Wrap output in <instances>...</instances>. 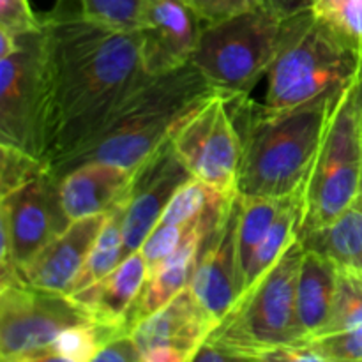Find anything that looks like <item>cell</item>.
<instances>
[{
	"instance_id": "6da1fadb",
	"label": "cell",
	"mask_w": 362,
	"mask_h": 362,
	"mask_svg": "<svg viewBox=\"0 0 362 362\" xmlns=\"http://www.w3.org/2000/svg\"><path fill=\"white\" fill-rule=\"evenodd\" d=\"M45 94L39 115L37 156L57 177L113 110L151 76L144 67L138 32H124L62 9L42 16Z\"/></svg>"
},
{
	"instance_id": "7a4b0ae2",
	"label": "cell",
	"mask_w": 362,
	"mask_h": 362,
	"mask_svg": "<svg viewBox=\"0 0 362 362\" xmlns=\"http://www.w3.org/2000/svg\"><path fill=\"white\" fill-rule=\"evenodd\" d=\"M216 90L193 64L145 78L108 117L101 129L78 148L57 179L85 161L138 168L197 112Z\"/></svg>"
},
{
	"instance_id": "3957f363",
	"label": "cell",
	"mask_w": 362,
	"mask_h": 362,
	"mask_svg": "<svg viewBox=\"0 0 362 362\" xmlns=\"http://www.w3.org/2000/svg\"><path fill=\"white\" fill-rule=\"evenodd\" d=\"M339 95L286 112H267L250 95L230 98L233 117L243 120V126L235 122L243 140L237 193L276 198L299 193Z\"/></svg>"
},
{
	"instance_id": "277c9868",
	"label": "cell",
	"mask_w": 362,
	"mask_h": 362,
	"mask_svg": "<svg viewBox=\"0 0 362 362\" xmlns=\"http://www.w3.org/2000/svg\"><path fill=\"white\" fill-rule=\"evenodd\" d=\"M303 257L304 247L297 239L240 293L202 343L193 362L264 361L271 350L304 343L297 318V278Z\"/></svg>"
},
{
	"instance_id": "5b68a950",
	"label": "cell",
	"mask_w": 362,
	"mask_h": 362,
	"mask_svg": "<svg viewBox=\"0 0 362 362\" xmlns=\"http://www.w3.org/2000/svg\"><path fill=\"white\" fill-rule=\"evenodd\" d=\"M362 74V45L310 11L285 20L279 52L267 73L264 108L286 112L336 98Z\"/></svg>"
},
{
	"instance_id": "8992f818",
	"label": "cell",
	"mask_w": 362,
	"mask_h": 362,
	"mask_svg": "<svg viewBox=\"0 0 362 362\" xmlns=\"http://www.w3.org/2000/svg\"><path fill=\"white\" fill-rule=\"evenodd\" d=\"M357 81L336 99L325 122L320 145L300 189L299 235L331 223L361 193L362 119Z\"/></svg>"
},
{
	"instance_id": "52a82bcc",
	"label": "cell",
	"mask_w": 362,
	"mask_h": 362,
	"mask_svg": "<svg viewBox=\"0 0 362 362\" xmlns=\"http://www.w3.org/2000/svg\"><path fill=\"white\" fill-rule=\"evenodd\" d=\"M285 20L262 7L204 25L191 64L216 90L230 98L250 95L278 55Z\"/></svg>"
},
{
	"instance_id": "ba28073f",
	"label": "cell",
	"mask_w": 362,
	"mask_h": 362,
	"mask_svg": "<svg viewBox=\"0 0 362 362\" xmlns=\"http://www.w3.org/2000/svg\"><path fill=\"white\" fill-rule=\"evenodd\" d=\"M94 322L71 296L25 283L0 288V359L34 362L64 329Z\"/></svg>"
},
{
	"instance_id": "9c48e42d",
	"label": "cell",
	"mask_w": 362,
	"mask_h": 362,
	"mask_svg": "<svg viewBox=\"0 0 362 362\" xmlns=\"http://www.w3.org/2000/svg\"><path fill=\"white\" fill-rule=\"evenodd\" d=\"M172 145L191 175L226 194L235 193L243 140L230 95H211L175 131Z\"/></svg>"
},
{
	"instance_id": "30bf717a",
	"label": "cell",
	"mask_w": 362,
	"mask_h": 362,
	"mask_svg": "<svg viewBox=\"0 0 362 362\" xmlns=\"http://www.w3.org/2000/svg\"><path fill=\"white\" fill-rule=\"evenodd\" d=\"M42 94L45 28L20 35V48L0 59V144L37 156Z\"/></svg>"
},
{
	"instance_id": "8fae6325",
	"label": "cell",
	"mask_w": 362,
	"mask_h": 362,
	"mask_svg": "<svg viewBox=\"0 0 362 362\" xmlns=\"http://www.w3.org/2000/svg\"><path fill=\"white\" fill-rule=\"evenodd\" d=\"M69 223L60 204L59 179L49 172L0 197V235L11 240L20 274L21 269Z\"/></svg>"
},
{
	"instance_id": "7c38bea8",
	"label": "cell",
	"mask_w": 362,
	"mask_h": 362,
	"mask_svg": "<svg viewBox=\"0 0 362 362\" xmlns=\"http://www.w3.org/2000/svg\"><path fill=\"white\" fill-rule=\"evenodd\" d=\"M218 322L184 288L165 306L131 327L141 362H189Z\"/></svg>"
},
{
	"instance_id": "4fadbf2b",
	"label": "cell",
	"mask_w": 362,
	"mask_h": 362,
	"mask_svg": "<svg viewBox=\"0 0 362 362\" xmlns=\"http://www.w3.org/2000/svg\"><path fill=\"white\" fill-rule=\"evenodd\" d=\"M239 214L240 194L235 191L228 197L218 221L205 239L189 286L198 303L218 324L243 293L237 244Z\"/></svg>"
},
{
	"instance_id": "5bb4252c",
	"label": "cell",
	"mask_w": 362,
	"mask_h": 362,
	"mask_svg": "<svg viewBox=\"0 0 362 362\" xmlns=\"http://www.w3.org/2000/svg\"><path fill=\"white\" fill-rule=\"evenodd\" d=\"M191 177V172L173 148L172 140L138 166L124 216L126 257L140 250L175 191Z\"/></svg>"
},
{
	"instance_id": "9a60e30c",
	"label": "cell",
	"mask_w": 362,
	"mask_h": 362,
	"mask_svg": "<svg viewBox=\"0 0 362 362\" xmlns=\"http://www.w3.org/2000/svg\"><path fill=\"white\" fill-rule=\"evenodd\" d=\"M202 28L189 0H147L138 30L145 71L163 74L189 64Z\"/></svg>"
},
{
	"instance_id": "2e32d148",
	"label": "cell",
	"mask_w": 362,
	"mask_h": 362,
	"mask_svg": "<svg viewBox=\"0 0 362 362\" xmlns=\"http://www.w3.org/2000/svg\"><path fill=\"white\" fill-rule=\"evenodd\" d=\"M108 214L88 216L71 221L66 230L49 240L23 269L25 285L45 292L69 296L80 278L92 246L105 226Z\"/></svg>"
},
{
	"instance_id": "e0dca14e",
	"label": "cell",
	"mask_w": 362,
	"mask_h": 362,
	"mask_svg": "<svg viewBox=\"0 0 362 362\" xmlns=\"http://www.w3.org/2000/svg\"><path fill=\"white\" fill-rule=\"evenodd\" d=\"M138 168L85 161L59 179V197L69 221L108 214L127 200Z\"/></svg>"
},
{
	"instance_id": "ac0fdd59",
	"label": "cell",
	"mask_w": 362,
	"mask_h": 362,
	"mask_svg": "<svg viewBox=\"0 0 362 362\" xmlns=\"http://www.w3.org/2000/svg\"><path fill=\"white\" fill-rule=\"evenodd\" d=\"M147 279L148 264L138 250L127 255L108 276L71 297L94 322L129 332Z\"/></svg>"
},
{
	"instance_id": "d6986e66",
	"label": "cell",
	"mask_w": 362,
	"mask_h": 362,
	"mask_svg": "<svg viewBox=\"0 0 362 362\" xmlns=\"http://www.w3.org/2000/svg\"><path fill=\"white\" fill-rule=\"evenodd\" d=\"M225 204H223V207H225ZM223 207L218 212L209 216V218H205L168 258H165L158 267L148 272L147 285H145L136 315H134V324L147 317V315L158 311L170 299H173L177 293L191 286L198 260H200L202 247H204L209 232L218 221Z\"/></svg>"
},
{
	"instance_id": "ffe728a7",
	"label": "cell",
	"mask_w": 362,
	"mask_h": 362,
	"mask_svg": "<svg viewBox=\"0 0 362 362\" xmlns=\"http://www.w3.org/2000/svg\"><path fill=\"white\" fill-rule=\"evenodd\" d=\"M339 269L317 251L304 250L297 278V318L304 341L327 327L334 308Z\"/></svg>"
},
{
	"instance_id": "44dd1931",
	"label": "cell",
	"mask_w": 362,
	"mask_h": 362,
	"mask_svg": "<svg viewBox=\"0 0 362 362\" xmlns=\"http://www.w3.org/2000/svg\"><path fill=\"white\" fill-rule=\"evenodd\" d=\"M299 240L304 250L324 255L339 269L362 272V193L338 218L300 233Z\"/></svg>"
},
{
	"instance_id": "7402d4cb",
	"label": "cell",
	"mask_w": 362,
	"mask_h": 362,
	"mask_svg": "<svg viewBox=\"0 0 362 362\" xmlns=\"http://www.w3.org/2000/svg\"><path fill=\"white\" fill-rule=\"evenodd\" d=\"M126 331L99 322H83L64 329L34 362H94L103 346Z\"/></svg>"
},
{
	"instance_id": "603a6c76",
	"label": "cell",
	"mask_w": 362,
	"mask_h": 362,
	"mask_svg": "<svg viewBox=\"0 0 362 362\" xmlns=\"http://www.w3.org/2000/svg\"><path fill=\"white\" fill-rule=\"evenodd\" d=\"M127 200L117 205L112 212H108L105 226L99 232L90 255H88L85 267L81 271L80 278L76 279L73 286V292L76 293L88 288L90 285L98 283L105 276H108L120 262L126 258L124 250V216H126ZM69 293V296H71Z\"/></svg>"
},
{
	"instance_id": "cb8c5ba5",
	"label": "cell",
	"mask_w": 362,
	"mask_h": 362,
	"mask_svg": "<svg viewBox=\"0 0 362 362\" xmlns=\"http://www.w3.org/2000/svg\"><path fill=\"white\" fill-rule=\"evenodd\" d=\"M299 223H300V191L293 194L285 205L279 216L276 218L274 225L262 239L247 264L244 272V290L253 285L260 276H264L281 255L299 239Z\"/></svg>"
},
{
	"instance_id": "d4e9b609",
	"label": "cell",
	"mask_w": 362,
	"mask_h": 362,
	"mask_svg": "<svg viewBox=\"0 0 362 362\" xmlns=\"http://www.w3.org/2000/svg\"><path fill=\"white\" fill-rule=\"evenodd\" d=\"M240 194V193H239ZM293 197V194H292ZM292 197L276 198V197H244L240 194V214L239 226H237V244H239V264L240 274H243L244 288V272L247 264L253 257L255 250L262 243L271 226L274 225L279 212L285 209Z\"/></svg>"
},
{
	"instance_id": "484cf974",
	"label": "cell",
	"mask_w": 362,
	"mask_h": 362,
	"mask_svg": "<svg viewBox=\"0 0 362 362\" xmlns=\"http://www.w3.org/2000/svg\"><path fill=\"white\" fill-rule=\"evenodd\" d=\"M357 327H362V272L339 269L331 320L318 336Z\"/></svg>"
},
{
	"instance_id": "4316f807",
	"label": "cell",
	"mask_w": 362,
	"mask_h": 362,
	"mask_svg": "<svg viewBox=\"0 0 362 362\" xmlns=\"http://www.w3.org/2000/svg\"><path fill=\"white\" fill-rule=\"evenodd\" d=\"M49 172L46 163L16 145L0 144V197L20 189L25 184Z\"/></svg>"
},
{
	"instance_id": "83f0119b",
	"label": "cell",
	"mask_w": 362,
	"mask_h": 362,
	"mask_svg": "<svg viewBox=\"0 0 362 362\" xmlns=\"http://www.w3.org/2000/svg\"><path fill=\"white\" fill-rule=\"evenodd\" d=\"M147 0H80L88 20L124 32H138L144 21Z\"/></svg>"
},
{
	"instance_id": "f1b7e54d",
	"label": "cell",
	"mask_w": 362,
	"mask_h": 362,
	"mask_svg": "<svg viewBox=\"0 0 362 362\" xmlns=\"http://www.w3.org/2000/svg\"><path fill=\"white\" fill-rule=\"evenodd\" d=\"M311 13L362 45V0H313Z\"/></svg>"
},
{
	"instance_id": "f546056e",
	"label": "cell",
	"mask_w": 362,
	"mask_h": 362,
	"mask_svg": "<svg viewBox=\"0 0 362 362\" xmlns=\"http://www.w3.org/2000/svg\"><path fill=\"white\" fill-rule=\"evenodd\" d=\"M219 209L209 212L205 218H209L211 214L218 212ZM205 218H202L200 221L197 223H189V225H166V223H158L140 247L141 255H144L145 260H147L148 264V272L154 267H158L165 258H168Z\"/></svg>"
},
{
	"instance_id": "4dcf8cb0",
	"label": "cell",
	"mask_w": 362,
	"mask_h": 362,
	"mask_svg": "<svg viewBox=\"0 0 362 362\" xmlns=\"http://www.w3.org/2000/svg\"><path fill=\"white\" fill-rule=\"evenodd\" d=\"M324 362H361L362 327L308 339Z\"/></svg>"
},
{
	"instance_id": "1f68e13d",
	"label": "cell",
	"mask_w": 362,
	"mask_h": 362,
	"mask_svg": "<svg viewBox=\"0 0 362 362\" xmlns=\"http://www.w3.org/2000/svg\"><path fill=\"white\" fill-rule=\"evenodd\" d=\"M204 25L219 23L264 7V0H189Z\"/></svg>"
},
{
	"instance_id": "d6a6232c",
	"label": "cell",
	"mask_w": 362,
	"mask_h": 362,
	"mask_svg": "<svg viewBox=\"0 0 362 362\" xmlns=\"http://www.w3.org/2000/svg\"><path fill=\"white\" fill-rule=\"evenodd\" d=\"M0 28L13 35L30 34L42 28V16L32 11L28 0H0Z\"/></svg>"
},
{
	"instance_id": "836d02e7",
	"label": "cell",
	"mask_w": 362,
	"mask_h": 362,
	"mask_svg": "<svg viewBox=\"0 0 362 362\" xmlns=\"http://www.w3.org/2000/svg\"><path fill=\"white\" fill-rule=\"evenodd\" d=\"M94 362H141V356L136 343L133 341L129 332H126L110 339Z\"/></svg>"
},
{
	"instance_id": "e575fe53",
	"label": "cell",
	"mask_w": 362,
	"mask_h": 362,
	"mask_svg": "<svg viewBox=\"0 0 362 362\" xmlns=\"http://www.w3.org/2000/svg\"><path fill=\"white\" fill-rule=\"evenodd\" d=\"M313 0H264V7L281 18L296 16L311 9Z\"/></svg>"
},
{
	"instance_id": "d590c367",
	"label": "cell",
	"mask_w": 362,
	"mask_h": 362,
	"mask_svg": "<svg viewBox=\"0 0 362 362\" xmlns=\"http://www.w3.org/2000/svg\"><path fill=\"white\" fill-rule=\"evenodd\" d=\"M20 48V35H13L6 28H0V59L13 55Z\"/></svg>"
},
{
	"instance_id": "8d00e7d4",
	"label": "cell",
	"mask_w": 362,
	"mask_h": 362,
	"mask_svg": "<svg viewBox=\"0 0 362 362\" xmlns=\"http://www.w3.org/2000/svg\"><path fill=\"white\" fill-rule=\"evenodd\" d=\"M357 105H359V112L362 119V74L359 76V81H357Z\"/></svg>"
},
{
	"instance_id": "74e56055",
	"label": "cell",
	"mask_w": 362,
	"mask_h": 362,
	"mask_svg": "<svg viewBox=\"0 0 362 362\" xmlns=\"http://www.w3.org/2000/svg\"><path fill=\"white\" fill-rule=\"evenodd\" d=\"M361 193H362V180H361Z\"/></svg>"
}]
</instances>
